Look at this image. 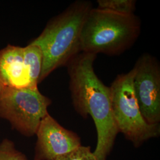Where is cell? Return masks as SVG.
Returning <instances> with one entry per match:
<instances>
[{"instance_id": "9", "label": "cell", "mask_w": 160, "mask_h": 160, "mask_svg": "<svg viewBox=\"0 0 160 160\" xmlns=\"http://www.w3.org/2000/svg\"><path fill=\"white\" fill-rule=\"evenodd\" d=\"M23 59L29 73L30 88H37L43 66V53L39 46L30 43L23 47Z\"/></svg>"}, {"instance_id": "11", "label": "cell", "mask_w": 160, "mask_h": 160, "mask_svg": "<svg viewBox=\"0 0 160 160\" xmlns=\"http://www.w3.org/2000/svg\"><path fill=\"white\" fill-rule=\"evenodd\" d=\"M0 160H28L26 155L18 151L14 143L4 139L0 143Z\"/></svg>"}, {"instance_id": "12", "label": "cell", "mask_w": 160, "mask_h": 160, "mask_svg": "<svg viewBox=\"0 0 160 160\" xmlns=\"http://www.w3.org/2000/svg\"><path fill=\"white\" fill-rule=\"evenodd\" d=\"M63 157L65 160H98L90 147L82 145Z\"/></svg>"}, {"instance_id": "1", "label": "cell", "mask_w": 160, "mask_h": 160, "mask_svg": "<svg viewBox=\"0 0 160 160\" xmlns=\"http://www.w3.org/2000/svg\"><path fill=\"white\" fill-rule=\"evenodd\" d=\"M97 55L80 52L67 65L69 90L75 111L82 118L90 115L97 131L98 160H107L119 132L114 122L110 87L94 72Z\"/></svg>"}, {"instance_id": "2", "label": "cell", "mask_w": 160, "mask_h": 160, "mask_svg": "<svg viewBox=\"0 0 160 160\" xmlns=\"http://www.w3.org/2000/svg\"><path fill=\"white\" fill-rule=\"evenodd\" d=\"M92 8L90 1H75L52 17L39 36L30 42L39 46L43 53L39 84L55 69L67 66L81 52V30Z\"/></svg>"}, {"instance_id": "5", "label": "cell", "mask_w": 160, "mask_h": 160, "mask_svg": "<svg viewBox=\"0 0 160 160\" xmlns=\"http://www.w3.org/2000/svg\"><path fill=\"white\" fill-rule=\"evenodd\" d=\"M52 100L37 88L3 87L0 92V118L7 120L23 136L36 135L42 119L48 114Z\"/></svg>"}, {"instance_id": "10", "label": "cell", "mask_w": 160, "mask_h": 160, "mask_svg": "<svg viewBox=\"0 0 160 160\" xmlns=\"http://www.w3.org/2000/svg\"><path fill=\"white\" fill-rule=\"evenodd\" d=\"M97 8L121 14H135V0H98Z\"/></svg>"}, {"instance_id": "7", "label": "cell", "mask_w": 160, "mask_h": 160, "mask_svg": "<svg viewBox=\"0 0 160 160\" xmlns=\"http://www.w3.org/2000/svg\"><path fill=\"white\" fill-rule=\"evenodd\" d=\"M36 135L34 160H56L81 145L77 133L61 126L49 113L41 121Z\"/></svg>"}, {"instance_id": "4", "label": "cell", "mask_w": 160, "mask_h": 160, "mask_svg": "<svg viewBox=\"0 0 160 160\" xmlns=\"http://www.w3.org/2000/svg\"><path fill=\"white\" fill-rule=\"evenodd\" d=\"M134 71L118 75L110 87L114 122L135 147H139L151 138L159 137L160 125L148 123L141 113L133 88Z\"/></svg>"}, {"instance_id": "6", "label": "cell", "mask_w": 160, "mask_h": 160, "mask_svg": "<svg viewBox=\"0 0 160 160\" xmlns=\"http://www.w3.org/2000/svg\"><path fill=\"white\" fill-rule=\"evenodd\" d=\"M133 69V92L143 119L150 125H160V63L152 55L143 53Z\"/></svg>"}, {"instance_id": "3", "label": "cell", "mask_w": 160, "mask_h": 160, "mask_svg": "<svg viewBox=\"0 0 160 160\" xmlns=\"http://www.w3.org/2000/svg\"><path fill=\"white\" fill-rule=\"evenodd\" d=\"M141 30L140 18L92 7L83 24L80 52L118 55L137 41Z\"/></svg>"}, {"instance_id": "13", "label": "cell", "mask_w": 160, "mask_h": 160, "mask_svg": "<svg viewBox=\"0 0 160 160\" xmlns=\"http://www.w3.org/2000/svg\"><path fill=\"white\" fill-rule=\"evenodd\" d=\"M56 160H65V158H64V157H59V158H58Z\"/></svg>"}, {"instance_id": "14", "label": "cell", "mask_w": 160, "mask_h": 160, "mask_svg": "<svg viewBox=\"0 0 160 160\" xmlns=\"http://www.w3.org/2000/svg\"><path fill=\"white\" fill-rule=\"evenodd\" d=\"M2 88H3V86H2V84H1V82H0V92H1V91H2Z\"/></svg>"}, {"instance_id": "8", "label": "cell", "mask_w": 160, "mask_h": 160, "mask_svg": "<svg viewBox=\"0 0 160 160\" xmlns=\"http://www.w3.org/2000/svg\"><path fill=\"white\" fill-rule=\"evenodd\" d=\"M0 82L3 87L30 88L29 73L23 59V47L8 45L0 50Z\"/></svg>"}]
</instances>
